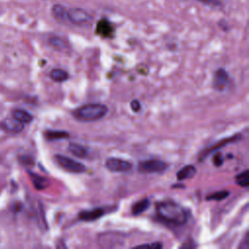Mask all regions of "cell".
Returning <instances> with one entry per match:
<instances>
[{
    "label": "cell",
    "mask_w": 249,
    "mask_h": 249,
    "mask_svg": "<svg viewBox=\"0 0 249 249\" xmlns=\"http://www.w3.org/2000/svg\"><path fill=\"white\" fill-rule=\"evenodd\" d=\"M30 176H31V180H32V182H33V184H34L36 189L43 190V189L47 188L49 182H48V180L45 177H42V176H39V175L33 174V173H31Z\"/></svg>",
    "instance_id": "7402d4cb"
},
{
    "label": "cell",
    "mask_w": 249,
    "mask_h": 249,
    "mask_svg": "<svg viewBox=\"0 0 249 249\" xmlns=\"http://www.w3.org/2000/svg\"><path fill=\"white\" fill-rule=\"evenodd\" d=\"M157 215L164 222L176 226L186 224L188 217L186 209L173 200H163L157 203Z\"/></svg>",
    "instance_id": "6da1fadb"
},
{
    "label": "cell",
    "mask_w": 249,
    "mask_h": 249,
    "mask_svg": "<svg viewBox=\"0 0 249 249\" xmlns=\"http://www.w3.org/2000/svg\"><path fill=\"white\" fill-rule=\"evenodd\" d=\"M45 137L48 140L53 141V140L68 138L69 133L64 130H47V131H45Z\"/></svg>",
    "instance_id": "d6986e66"
},
{
    "label": "cell",
    "mask_w": 249,
    "mask_h": 249,
    "mask_svg": "<svg viewBox=\"0 0 249 249\" xmlns=\"http://www.w3.org/2000/svg\"><path fill=\"white\" fill-rule=\"evenodd\" d=\"M229 192L228 191H219L216 193H213L211 195H209L206 199L207 200H223L226 197L229 196Z\"/></svg>",
    "instance_id": "603a6c76"
},
{
    "label": "cell",
    "mask_w": 249,
    "mask_h": 249,
    "mask_svg": "<svg viewBox=\"0 0 249 249\" xmlns=\"http://www.w3.org/2000/svg\"><path fill=\"white\" fill-rule=\"evenodd\" d=\"M230 82V77L228 72L223 69H217L213 75V79H212V86L216 90H224L226 89V88L228 87Z\"/></svg>",
    "instance_id": "ba28073f"
},
{
    "label": "cell",
    "mask_w": 249,
    "mask_h": 249,
    "mask_svg": "<svg viewBox=\"0 0 249 249\" xmlns=\"http://www.w3.org/2000/svg\"><path fill=\"white\" fill-rule=\"evenodd\" d=\"M0 128L9 133H19L23 130L24 124L12 117L1 121Z\"/></svg>",
    "instance_id": "9c48e42d"
},
{
    "label": "cell",
    "mask_w": 249,
    "mask_h": 249,
    "mask_svg": "<svg viewBox=\"0 0 249 249\" xmlns=\"http://www.w3.org/2000/svg\"><path fill=\"white\" fill-rule=\"evenodd\" d=\"M67 19L74 25L85 26L91 21V16L84 9L70 8L67 9Z\"/></svg>",
    "instance_id": "277c9868"
},
{
    "label": "cell",
    "mask_w": 249,
    "mask_h": 249,
    "mask_svg": "<svg viewBox=\"0 0 249 249\" xmlns=\"http://www.w3.org/2000/svg\"><path fill=\"white\" fill-rule=\"evenodd\" d=\"M12 116H13V118H15L16 120H18V122H20L22 124H29L33 120V116L30 113H28L27 111L21 110V109L14 110L12 112Z\"/></svg>",
    "instance_id": "2e32d148"
},
{
    "label": "cell",
    "mask_w": 249,
    "mask_h": 249,
    "mask_svg": "<svg viewBox=\"0 0 249 249\" xmlns=\"http://www.w3.org/2000/svg\"><path fill=\"white\" fill-rule=\"evenodd\" d=\"M55 162L64 170H66L67 172H70V173H75V174H80V173H84L86 171V166L71 159V158H68L66 156H63V155H54L53 157Z\"/></svg>",
    "instance_id": "3957f363"
},
{
    "label": "cell",
    "mask_w": 249,
    "mask_h": 249,
    "mask_svg": "<svg viewBox=\"0 0 249 249\" xmlns=\"http://www.w3.org/2000/svg\"><path fill=\"white\" fill-rule=\"evenodd\" d=\"M49 43H50V45L53 49H55V50H57L59 52H64V51H66L68 49L67 43L62 38L57 37V36H52L49 39Z\"/></svg>",
    "instance_id": "e0dca14e"
},
{
    "label": "cell",
    "mask_w": 249,
    "mask_h": 249,
    "mask_svg": "<svg viewBox=\"0 0 249 249\" xmlns=\"http://www.w3.org/2000/svg\"><path fill=\"white\" fill-rule=\"evenodd\" d=\"M105 167L111 172H127L132 168V164L122 159L109 158L105 161Z\"/></svg>",
    "instance_id": "52a82bcc"
},
{
    "label": "cell",
    "mask_w": 249,
    "mask_h": 249,
    "mask_svg": "<svg viewBox=\"0 0 249 249\" xmlns=\"http://www.w3.org/2000/svg\"><path fill=\"white\" fill-rule=\"evenodd\" d=\"M212 160H213V163H214L215 166H221L223 164V162H224V159H223L221 153L215 154L213 156V158H212Z\"/></svg>",
    "instance_id": "d4e9b609"
},
{
    "label": "cell",
    "mask_w": 249,
    "mask_h": 249,
    "mask_svg": "<svg viewBox=\"0 0 249 249\" xmlns=\"http://www.w3.org/2000/svg\"><path fill=\"white\" fill-rule=\"evenodd\" d=\"M50 77H51V79H52L53 81L60 83V82H64V81L68 80L69 75H68V73H67L65 70L56 68V69H53V70L51 71Z\"/></svg>",
    "instance_id": "ffe728a7"
},
{
    "label": "cell",
    "mask_w": 249,
    "mask_h": 249,
    "mask_svg": "<svg viewBox=\"0 0 249 249\" xmlns=\"http://www.w3.org/2000/svg\"><path fill=\"white\" fill-rule=\"evenodd\" d=\"M235 183L242 187V188H247L249 186V170L246 169L243 172L237 174L235 176Z\"/></svg>",
    "instance_id": "44dd1931"
},
{
    "label": "cell",
    "mask_w": 249,
    "mask_h": 249,
    "mask_svg": "<svg viewBox=\"0 0 249 249\" xmlns=\"http://www.w3.org/2000/svg\"><path fill=\"white\" fill-rule=\"evenodd\" d=\"M137 247H147V248H161L162 247V244L161 243H159V242H154V243H151V244H141V245H138Z\"/></svg>",
    "instance_id": "484cf974"
},
{
    "label": "cell",
    "mask_w": 249,
    "mask_h": 249,
    "mask_svg": "<svg viewBox=\"0 0 249 249\" xmlns=\"http://www.w3.org/2000/svg\"><path fill=\"white\" fill-rule=\"evenodd\" d=\"M168 167V164L158 159H150L146 160H142L138 164V170L142 173H156L161 172Z\"/></svg>",
    "instance_id": "5b68a950"
},
{
    "label": "cell",
    "mask_w": 249,
    "mask_h": 249,
    "mask_svg": "<svg viewBox=\"0 0 249 249\" xmlns=\"http://www.w3.org/2000/svg\"><path fill=\"white\" fill-rule=\"evenodd\" d=\"M108 113V107L101 103H89L73 111V116L80 122H95L104 118Z\"/></svg>",
    "instance_id": "7a4b0ae2"
},
{
    "label": "cell",
    "mask_w": 249,
    "mask_h": 249,
    "mask_svg": "<svg viewBox=\"0 0 249 249\" xmlns=\"http://www.w3.org/2000/svg\"><path fill=\"white\" fill-rule=\"evenodd\" d=\"M130 107H131V110L134 111V112H138L141 108V104L138 100H132L130 102Z\"/></svg>",
    "instance_id": "4316f807"
},
{
    "label": "cell",
    "mask_w": 249,
    "mask_h": 249,
    "mask_svg": "<svg viewBox=\"0 0 249 249\" xmlns=\"http://www.w3.org/2000/svg\"><path fill=\"white\" fill-rule=\"evenodd\" d=\"M68 151L72 155H74L75 157H78V158H81V159H85L89 155V150H88L87 147H85V146H83L81 144L75 143V142L69 143Z\"/></svg>",
    "instance_id": "5bb4252c"
},
{
    "label": "cell",
    "mask_w": 249,
    "mask_h": 249,
    "mask_svg": "<svg viewBox=\"0 0 249 249\" xmlns=\"http://www.w3.org/2000/svg\"><path fill=\"white\" fill-rule=\"evenodd\" d=\"M96 33L104 38H109L113 36L114 28L108 20L100 19L96 24Z\"/></svg>",
    "instance_id": "7c38bea8"
},
{
    "label": "cell",
    "mask_w": 249,
    "mask_h": 249,
    "mask_svg": "<svg viewBox=\"0 0 249 249\" xmlns=\"http://www.w3.org/2000/svg\"><path fill=\"white\" fill-rule=\"evenodd\" d=\"M52 15H53V18L60 23L68 22L67 9L65 7H63L62 5H59V4L53 5L52 7Z\"/></svg>",
    "instance_id": "4fadbf2b"
},
{
    "label": "cell",
    "mask_w": 249,
    "mask_h": 249,
    "mask_svg": "<svg viewBox=\"0 0 249 249\" xmlns=\"http://www.w3.org/2000/svg\"><path fill=\"white\" fill-rule=\"evenodd\" d=\"M196 1H198L203 5H206L209 7H215V8H218L222 5L221 0H196Z\"/></svg>",
    "instance_id": "cb8c5ba5"
},
{
    "label": "cell",
    "mask_w": 249,
    "mask_h": 249,
    "mask_svg": "<svg viewBox=\"0 0 249 249\" xmlns=\"http://www.w3.org/2000/svg\"><path fill=\"white\" fill-rule=\"evenodd\" d=\"M196 174V167L193 164H188L185 165L184 167H182L180 170H178L176 177L178 180L182 181V180H187V179H191L195 176Z\"/></svg>",
    "instance_id": "9a60e30c"
},
{
    "label": "cell",
    "mask_w": 249,
    "mask_h": 249,
    "mask_svg": "<svg viewBox=\"0 0 249 249\" xmlns=\"http://www.w3.org/2000/svg\"><path fill=\"white\" fill-rule=\"evenodd\" d=\"M149 205H150V200L148 198H143L133 204V206L131 207V213L134 216H137L143 213L149 207Z\"/></svg>",
    "instance_id": "ac0fdd59"
},
{
    "label": "cell",
    "mask_w": 249,
    "mask_h": 249,
    "mask_svg": "<svg viewBox=\"0 0 249 249\" xmlns=\"http://www.w3.org/2000/svg\"><path fill=\"white\" fill-rule=\"evenodd\" d=\"M98 243L102 247H122L123 235L118 232H103L98 235Z\"/></svg>",
    "instance_id": "8992f818"
},
{
    "label": "cell",
    "mask_w": 249,
    "mask_h": 249,
    "mask_svg": "<svg viewBox=\"0 0 249 249\" xmlns=\"http://www.w3.org/2000/svg\"><path fill=\"white\" fill-rule=\"evenodd\" d=\"M105 214V210L102 207H97L93 209H89V210H83L79 213L78 217L79 220L84 221V222H92L95 220H98Z\"/></svg>",
    "instance_id": "30bf717a"
},
{
    "label": "cell",
    "mask_w": 249,
    "mask_h": 249,
    "mask_svg": "<svg viewBox=\"0 0 249 249\" xmlns=\"http://www.w3.org/2000/svg\"><path fill=\"white\" fill-rule=\"evenodd\" d=\"M239 138H240V134H236V135H234V136H231V137H228V138H225V139H223V140H220L219 142H217V143H215V144H213L212 146H210L202 155H201V157H200V160H204L210 153H212V152H215V151H217L218 149H221L223 146H225V145H228V144H230V143H232V142H235V141H237V140H239Z\"/></svg>",
    "instance_id": "8fae6325"
}]
</instances>
